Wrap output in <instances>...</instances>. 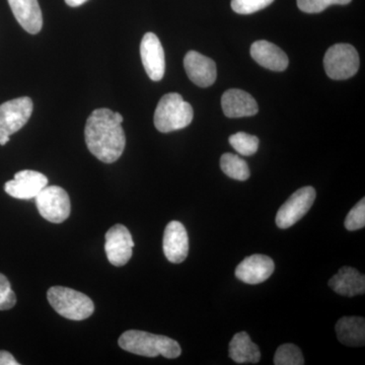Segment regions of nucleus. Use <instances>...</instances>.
I'll return each mask as SVG.
<instances>
[{
	"mask_svg": "<svg viewBox=\"0 0 365 365\" xmlns=\"http://www.w3.org/2000/svg\"><path fill=\"white\" fill-rule=\"evenodd\" d=\"M9 141V136H4L2 138H0V145H6L7 143Z\"/></svg>",
	"mask_w": 365,
	"mask_h": 365,
	"instance_id": "obj_30",
	"label": "nucleus"
},
{
	"mask_svg": "<svg viewBox=\"0 0 365 365\" xmlns=\"http://www.w3.org/2000/svg\"><path fill=\"white\" fill-rule=\"evenodd\" d=\"M193 108L185 102L180 93H170L163 96L155 112V126L162 133L180 130L191 124Z\"/></svg>",
	"mask_w": 365,
	"mask_h": 365,
	"instance_id": "obj_3",
	"label": "nucleus"
},
{
	"mask_svg": "<svg viewBox=\"0 0 365 365\" xmlns=\"http://www.w3.org/2000/svg\"><path fill=\"white\" fill-rule=\"evenodd\" d=\"M316 195V190L311 186L295 191L278 210L275 220L277 227L287 230L299 222L313 206Z\"/></svg>",
	"mask_w": 365,
	"mask_h": 365,
	"instance_id": "obj_7",
	"label": "nucleus"
},
{
	"mask_svg": "<svg viewBox=\"0 0 365 365\" xmlns=\"http://www.w3.org/2000/svg\"><path fill=\"white\" fill-rule=\"evenodd\" d=\"M134 242L128 228L116 225L106 234L105 250L108 260L112 265L121 267L128 263L132 257Z\"/></svg>",
	"mask_w": 365,
	"mask_h": 365,
	"instance_id": "obj_9",
	"label": "nucleus"
},
{
	"mask_svg": "<svg viewBox=\"0 0 365 365\" xmlns=\"http://www.w3.org/2000/svg\"><path fill=\"white\" fill-rule=\"evenodd\" d=\"M329 287L336 294L343 297H353L355 295L364 294L365 277L357 269L342 267L337 274L329 280Z\"/></svg>",
	"mask_w": 365,
	"mask_h": 365,
	"instance_id": "obj_18",
	"label": "nucleus"
},
{
	"mask_svg": "<svg viewBox=\"0 0 365 365\" xmlns=\"http://www.w3.org/2000/svg\"><path fill=\"white\" fill-rule=\"evenodd\" d=\"M324 67L327 76L335 81L352 78L359 71V53L352 45H334L326 52Z\"/></svg>",
	"mask_w": 365,
	"mask_h": 365,
	"instance_id": "obj_5",
	"label": "nucleus"
},
{
	"mask_svg": "<svg viewBox=\"0 0 365 365\" xmlns=\"http://www.w3.org/2000/svg\"><path fill=\"white\" fill-rule=\"evenodd\" d=\"M336 334L342 344L360 347L365 343V321L360 317H344L336 324Z\"/></svg>",
	"mask_w": 365,
	"mask_h": 365,
	"instance_id": "obj_19",
	"label": "nucleus"
},
{
	"mask_svg": "<svg viewBox=\"0 0 365 365\" xmlns=\"http://www.w3.org/2000/svg\"><path fill=\"white\" fill-rule=\"evenodd\" d=\"M228 353L230 359L240 364H258L261 359L260 349L246 332L235 334L230 341Z\"/></svg>",
	"mask_w": 365,
	"mask_h": 365,
	"instance_id": "obj_20",
	"label": "nucleus"
},
{
	"mask_svg": "<svg viewBox=\"0 0 365 365\" xmlns=\"http://www.w3.org/2000/svg\"><path fill=\"white\" fill-rule=\"evenodd\" d=\"M35 200L41 216L48 222L61 223L71 215V199L61 187L46 186Z\"/></svg>",
	"mask_w": 365,
	"mask_h": 365,
	"instance_id": "obj_6",
	"label": "nucleus"
},
{
	"mask_svg": "<svg viewBox=\"0 0 365 365\" xmlns=\"http://www.w3.org/2000/svg\"><path fill=\"white\" fill-rule=\"evenodd\" d=\"M33 101L29 97L14 98L0 105V138L21 130L33 113Z\"/></svg>",
	"mask_w": 365,
	"mask_h": 365,
	"instance_id": "obj_8",
	"label": "nucleus"
},
{
	"mask_svg": "<svg viewBox=\"0 0 365 365\" xmlns=\"http://www.w3.org/2000/svg\"><path fill=\"white\" fill-rule=\"evenodd\" d=\"M118 344L125 351L145 357H157L158 355L165 359H177L181 355V346L177 341L167 336L155 335L144 331L130 330L122 334Z\"/></svg>",
	"mask_w": 365,
	"mask_h": 365,
	"instance_id": "obj_2",
	"label": "nucleus"
},
{
	"mask_svg": "<svg viewBox=\"0 0 365 365\" xmlns=\"http://www.w3.org/2000/svg\"><path fill=\"white\" fill-rule=\"evenodd\" d=\"M124 118L107 108L95 110L86 120L85 138L91 155L101 162L112 163L121 157L126 145L122 123Z\"/></svg>",
	"mask_w": 365,
	"mask_h": 365,
	"instance_id": "obj_1",
	"label": "nucleus"
},
{
	"mask_svg": "<svg viewBox=\"0 0 365 365\" xmlns=\"http://www.w3.org/2000/svg\"><path fill=\"white\" fill-rule=\"evenodd\" d=\"M0 365H20L11 353L0 350Z\"/></svg>",
	"mask_w": 365,
	"mask_h": 365,
	"instance_id": "obj_28",
	"label": "nucleus"
},
{
	"mask_svg": "<svg viewBox=\"0 0 365 365\" xmlns=\"http://www.w3.org/2000/svg\"><path fill=\"white\" fill-rule=\"evenodd\" d=\"M47 299L53 309L64 318L83 321L90 318L95 311L93 300L88 295L63 287L50 288Z\"/></svg>",
	"mask_w": 365,
	"mask_h": 365,
	"instance_id": "obj_4",
	"label": "nucleus"
},
{
	"mask_svg": "<svg viewBox=\"0 0 365 365\" xmlns=\"http://www.w3.org/2000/svg\"><path fill=\"white\" fill-rule=\"evenodd\" d=\"M86 1H88V0H66L67 6L71 7L83 6V4H86Z\"/></svg>",
	"mask_w": 365,
	"mask_h": 365,
	"instance_id": "obj_29",
	"label": "nucleus"
},
{
	"mask_svg": "<svg viewBox=\"0 0 365 365\" xmlns=\"http://www.w3.org/2000/svg\"><path fill=\"white\" fill-rule=\"evenodd\" d=\"M274 0H232L230 6L235 13L251 14L266 9Z\"/></svg>",
	"mask_w": 365,
	"mask_h": 365,
	"instance_id": "obj_25",
	"label": "nucleus"
},
{
	"mask_svg": "<svg viewBox=\"0 0 365 365\" xmlns=\"http://www.w3.org/2000/svg\"><path fill=\"white\" fill-rule=\"evenodd\" d=\"M140 55L148 78L153 81H162L165 71V51L155 34L146 33L143 36Z\"/></svg>",
	"mask_w": 365,
	"mask_h": 365,
	"instance_id": "obj_11",
	"label": "nucleus"
},
{
	"mask_svg": "<svg viewBox=\"0 0 365 365\" xmlns=\"http://www.w3.org/2000/svg\"><path fill=\"white\" fill-rule=\"evenodd\" d=\"M48 185L45 175L36 170H25L16 173L14 180L6 182L4 190L9 196L21 200H31Z\"/></svg>",
	"mask_w": 365,
	"mask_h": 365,
	"instance_id": "obj_10",
	"label": "nucleus"
},
{
	"mask_svg": "<svg viewBox=\"0 0 365 365\" xmlns=\"http://www.w3.org/2000/svg\"><path fill=\"white\" fill-rule=\"evenodd\" d=\"M16 20L26 32L35 35L43 26L42 11L38 0H7Z\"/></svg>",
	"mask_w": 365,
	"mask_h": 365,
	"instance_id": "obj_17",
	"label": "nucleus"
},
{
	"mask_svg": "<svg viewBox=\"0 0 365 365\" xmlns=\"http://www.w3.org/2000/svg\"><path fill=\"white\" fill-rule=\"evenodd\" d=\"M252 58L259 64L272 71H283L289 64L287 55L278 46L268 41H257L251 46Z\"/></svg>",
	"mask_w": 365,
	"mask_h": 365,
	"instance_id": "obj_16",
	"label": "nucleus"
},
{
	"mask_svg": "<svg viewBox=\"0 0 365 365\" xmlns=\"http://www.w3.org/2000/svg\"><path fill=\"white\" fill-rule=\"evenodd\" d=\"M222 111L228 118L255 116L259 111L256 100L247 91L228 90L222 98Z\"/></svg>",
	"mask_w": 365,
	"mask_h": 365,
	"instance_id": "obj_15",
	"label": "nucleus"
},
{
	"mask_svg": "<svg viewBox=\"0 0 365 365\" xmlns=\"http://www.w3.org/2000/svg\"><path fill=\"white\" fill-rule=\"evenodd\" d=\"M185 71L190 81L200 88H207L215 83L217 71L212 59L196 51H189L184 58Z\"/></svg>",
	"mask_w": 365,
	"mask_h": 365,
	"instance_id": "obj_14",
	"label": "nucleus"
},
{
	"mask_svg": "<svg viewBox=\"0 0 365 365\" xmlns=\"http://www.w3.org/2000/svg\"><path fill=\"white\" fill-rule=\"evenodd\" d=\"M350 2L351 0H297V6L304 13L319 14L334 4L345 6Z\"/></svg>",
	"mask_w": 365,
	"mask_h": 365,
	"instance_id": "obj_24",
	"label": "nucleus"
},
{
	"mask_svg": "<svg viewBox=\"0 0 365 365\" xmlns=\"http://www.w3.org/2000/svg\"><path fill=\"white\" fill-rule=\"evenodd\" d=\"M16 304V295L11 289L9 279L0 273V311L13 309Z\"/></svg>",
	"mask_w": 365,
	"mask_h": 365,
	"instance_id": "obj_27",
	"label": "nucleus"
},
{
	"mask_svg": "<svg viewBox=\"0 0 365 365\" xmlns=\"http://www.w3.org/2000/svg\"><path fill=\"white\" fill-rule=\"evenodd\" d=\"M220 168L227 177L237 181H247L250 178L248 163L239 155L225 153L220 158Z\"/></svg>",
	"mask_w": 365,
	"mask_h": 365,
	"instance_id": "obj_21",
	"label": "nucleus"
},
{
	"mask_svg": "<svg viewBox=\"0 0 365 365\" xmlns=\"http://www.w3.org/2000/svg\"><path fill=\"white\" fill-rule=\"evenodd\" d=\"M275 365H302L304 364L302 350L294 344H283L278 347L274 356Z\"/></svg>",
	"mask_w": 365,
	"mask_h": 365,
	"instance_id": "obj_23",
	"label": "nucleus"
},
{
	"mask_svg": "<svg viewBox=\"0 0 365 365\" xmlns=\"http://www.w3.org/2000/svg\"><path fill=\"white\" fill-rule=\"evenodd\" d=\"M163 253L170 263L179 264L186 260L189 253V237L182 223L170 222L163 234Z\"/></svg>",
	"mask_w": 365,
	"mask_h": 365,
	"instance_id": "obj_13",
	"label": "nucleus"
},
{
	"mask_svg": "<svg viewBox=\"0 0 365 365\" xmlns=\"http://www.w3.org/2000/svg\"><path fill=\"white\" fill-rule=\"evenodd\" d=\"M365 227V200L362 198L348 213L345 220L346 230L350 232L361 230Z\"/></svg>",
	"mask_w": 365,
	"mask_h": 365,
	"instance_id": "obj_26",
	"label": "nucleus"
},
{
	"mask_svg": "<svg viewBox=\"0 0 365 365\" xmlns=\"http://www.w3.org/2000/svg\"><path fill=\"white\" fill-rule=\"evenodd\" d=\"M274 262L266 255H252L247 257L235 269V277L248 284H259L272 275Z\"/></svg>",
	"mask_w": 365,
	"mask_h": 365,
	"instance_id": "obj_12",
	"label": "nucleus"
},
{
	"mask_svg": "<svg viewBox=\"0 0 365 365\" xmlns=\"http://www.w3.org/2000/svg\"><path fill=\"white\" fill-rule=\"evenodd\" d=\"M230 143L240 155L250 157L258 150L259 138L245 132H237L230 137Z\"/></svg>",
	"mask_w": 365,
	"mask_h": 365,
	"instance_id": "obj_22",
	"label": "nucleus"
}]
</instances>
